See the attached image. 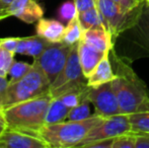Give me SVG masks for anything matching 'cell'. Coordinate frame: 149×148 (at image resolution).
I'll return each instance as SVG.
<instances>
[{
    "mask_svg": "<svg viewBox=\"0 0 149 148\" xmlns=\"http://www.w3.org/2000/svg\"><path fill=\"white\" fill-rule=\"evenodd\" d=\"M95 3L104 24L110 31L114 40L136 26L145 5V2H143L132 10H124L112 0H95Z\"/></svg>",
    "mask_w": 149,
    "mask_h": 148,
    "instance_id": "5b68a950",
    "label": "cell"
},
{
    "mask_svg": "<svg viewBox=\"0 0 149 148\" xmlns=\"http://www.w3.org/2000/svg\"><path fill=\"white\" fill-rule=\"evenodd\" d=\"M110 52H104L96 48L92 47L81 40L78 43V56L80 65L82 68V72L86 78H88L89 75L92 73L95 67L98 65L102 58L106 56V54Z\"/></svg>",
    "mask_w": 149,
    "mask_h": 148,
    "instance_id": "7c38bea8",
    "label": "cell"
},
{
    "mask_svg": "<svg viewBox=\"0 0 149 148\" xmlns=\"http://www.w3.org/2000/svg\"><path fill=\"white\" fill-rule=\"evenodd\" d=\"M112 1L121 6L124 10H132L145 2L143 0H112Z\"/></svg>",
    "mask_w": 149,
    "mask_h": 148,
    "instance_id": "83f0119b",
    "label": "cell"
},
{
    "mask_svg": "<svg viewBox=\"0 0 149 148\" xmlns=\"http://www.w3.org/2000/svg\"><path fill=\"white\" fill-rule=\"evenodd\" d=\"M0 148H50L41 138L8 128L0 136Z\"/></svg>",
    "mask_w": 149,
    "mask_h": 148,
    "instance_id": "30bf717a",
    "label": "cell"
},
{
    "mask_svg": "<svg viewBox=\"0 0 149 148\" xmlns=\"http://www.w3.org/2000/svg\"><path fill=\"white\" fill-rule=\"evenodd\" d=\"M117 77L116 73L113 71L112 64L110 61V53L106 54L102 61L98 63L95 69L87 78V85L88 86H96L102 83L111 82Z\"/></svg>",
    "mask_w": 149,
    "mask_h": 148,
    "instance_id": "9a60e30c",
    "label": "cell"
},
{
    "mask_svg": "<svg viewBox=\"0 0 149 148\" xmlns=\"http://www.w3.org/2000/svg\"><path fill=\"white\" fill-rule=\"evenodd\" d=\"M6 9H7V5H5V4L0 0V20L10 16V14L8 13Z\"/></svg>",
    "mask_w": 149,
    "mask_h": 148,
    "instance_id": "836d02e7",
    "label": "cell"
},
{
    "mask_svg": "<svg viewBox=\"0 0 149 148\" xmlns=\"http://www.w3.org/2000/svg\"><path fill=\"white\" fill-rule=\"evenodd\" d=\"M77 17H78L79 24H80L81 28H82L83 33L95 26L104 24L102 15H100L96 6L89 8L87 10H84V11L77 12Z\"/></svg>",
    "mask_w": 149,
    "mask_h": 148,
    "instance_id": "d6986e66",
    "label": "cell"
},
{
    "mask_svg": "<svg viewBox=\"0 0 149 148\" xmlns=\"http://www.w3.org/2000/svg\"><path fill=\"white\" fill-rule=\"evenodd\" d=\"M131 133H149V111L136 112L129 114Z\"/></svg>",
    "mask_w": 149,
    "mask_h": 148,
    "instance_id": "ffe728a7",
    "label": "cell"
},
{
    "mask_svg": "<svg viewBox=\"0 0 149 148\" xmlns=\"http://www.w3.org/2000/svg\"><path fill=\"white\" fill-rule=\"evenodd\" d=\"M132 30L136 38V43L149 54V4L144 5L136 26Z\"/></svg>",
    "mask_w": 149,
    "mask_h": 148,
    "instance_id": "e0dca14e",
    "label": "cell"
},
{
    "mask_svg": "<svg viewBox=\"0 0 149 148\" xmlns=\"http://www.w3.org/2000/svg\"><path fill=\"white\" fill-rule=\"evenodd\" d=\"M48 45H49V42L38 35L20 38L17 48H16V53L22 54V55L33 56L35 58L41 55Z\"/></svg>",
    "mask_w": 149,
    "mask_h": 148,
    "instance_id": "2e32d148",
    "label": "cell"
},
{
    "mask_svg": "<svg viewBox=\"0 0 149 148\" xmlns=\"http://www.w3.org/2000/svg\"><path fill=\"white\" fill-rule=\"evenodd\" d=\"M131 133V125L129 121V115L120 114L116 116L104 118L97 126L92 128L87 136L77 147L85 148L86 145L95 141L104 139L115 138L123 134Z\"/></svg>",
    "mask_w": 149,
    "mask_h": 148,
    "instance_id": "ba28073f",
    "label": "cell"
},
{
    "mask_svg": "<svg viewBox=\"0 0 149 148\" xmlns=\"http://www.w3.org/2000/svg\"><path fill=\"white\" fill-rule=\"evenodd\" d=\"M87 97L95 109L94 114L100 115L104 118L122 114L118 99L113 88L112 81L96 86H89Z\"/></svg>",
    "mask_w": 149,
    "mask_h": 148,
    "instance_id": "9c48e42d",
    "label": "cell"
},
{
    "mask_svg": "<svg viewBox=\"0 0 149 148\" xmlns=\"http://www.w3.org/2000/svg\"><path fill=\"white\" fill-rule=\"evenodd\" d=\"M70 110V108L67 107L59 97L53 99L50 104L47 116H46V125L63 122L67 120Z\"/></svg>",
    "mask_w": 149,
    "mask_h": 148,
    "instance_id": "ac0fdd59",
    "label": "cell"
},
{
    "mask_svg": "<svg viewBox=\"0 0 149 148\" xmlns=\"http://www.w3.org/2000/svg\"><path fill=\"white\" fill-rule=\"evenodd\" d=\"M6 10L10 15L15 16L26 24H35L44 15L42 6L35 0H14Z\"/></svg>",
    "mask_w": 149,
    "mask_h": 148,
    "instance_id": "8fae6325",
    "label": "cell"
},
{
    "mask_svg": "<svg viewBox=\"0 0 149 148\" xmlns=\"http://www.w3.org/2000/svg\"><path fill=\"white\" fill-rule=\"evenodd\" d=\"M143 1H144V0H143Z\"/></svg>",
    "mask_w": 149,
    "mask_h": 148,
    "instance_id": "8d00e7d4",
    "label": "cell"
},
{
    "mask_svg": "<svg viewBox=\"0 0 149 148\" xmlns=\"http://www.w3.org/2000/svg\"><path fill=\"white\" fill-rule=\"evenodd\" d=\"M76 6L77 12L84 11L89 8H92L94 6H96L95 0H73Z\"/></svg>",
    "mask_w": 149,
    "mask_h": 148,
    "instance_id": "f546056e",
    "label": "cell"
},
{
    "mask_svg": "<svg viewBox=\"0 0 149 148\" xmlns=\"http://www.w3.org/2000/svg\"><path fill=\"white\" fill-rule=\"evenodd\" d=\"M113 148H135V135L127 133L115 137Z\"/></svg>",
    "mask_w": 149,
    "mask_h": 148,
    "instance_id": "484cf974",
    "label": "cell"
},
{
    "mask_svg": "<svg viewBox=\"0 0 149 148\" xmlns=\"http://www.w3.org/2000/svg\"><path fill=\"white\" fill-rule=\"evenodd\" d=\"M89 99H84L81 101L78 106L72 108L70 110L67 117L68 121H81L90 117V108H89Z\"/></svg>",
    "mask_w": 149,
    "mask_h": 148,
    "instance_id": "7402d4cb",
    "label": "cell"
},
{
    "mask_svg": "<svg viewBox=\"0 0 149 148\" xmlns=\"http://www.w3.org/2000/svg\"><path fill=\"white\" fill-rule=\"evenodd\" d=\"M65 26L62 22L55 19H47L42 17L37 22L36 33L49 43H61L63 42Z\"/></svg>",
    "mask_w": 149,
    "mask_h": 148,
    "instance_id": "5bb4252c",
    "label": "cell"
},
{
    "mask_svg": "<svg viewBox=\"0 0 149 148\" xmlns=\"http://www.w3.org/2000/svg\"><path fill=\"white\" fill-rule=\"evenodd\" d=\"M31 68H33V64H29L26 63V62L14 61L13 64L11 65V67H10L9 73H8V75H10L9 84H12V83L22 79Z\"/></svg>",
    "mask_w": 149,
    "mask_h": 148,
    "instance_id": "603a6c76",
    "label": "cell"
},
{
    "mask_svg": "<svg viewBox=\"0 0 149 148\" xmlns=\"http://www.w3.org/2000/svg\"><path fill=\"white\" fill-rule=\"evenodd\" d=\"M14 54L0 46V77H7L14 62Z\"/></svg>",
    "mask_w": 149,
    "mask_h": 148,
    "instance_id": "cb8c5ba5",
    "label": "cell"
},
{
    "mask_svg": "<svg viewBox=\"0 0 149 148\" xmlns=\"http://www.w3.org/2000/svg\"><path fill=\"white\" fill-rule=\"evenodd\" d=\"M104 119V117L94 114L85 120L63 121L47 124L40 130L39 137L43 139L50 148L77 147L90 130L97 126Z\"/></svg>",
    "mask_w": 149,
    "mask_h": 148,
    "instance_id": "3957f363",
    "label": "cell"
},
{
    "mask_svg": "<svg viewBox=\"0 0 149 148\" xmlns=\"http://www.w3.org/2000/svg\"><path fill=\"white\" fill-rule=\"evenodd\" d=\"M8 129L7 120H6L5 113L3 109H0V136Z\"/></svg>",
    "mask_w": 149,
    "mask_h": 148,
    "instance_id": "d6a6232c",
    "label": "cell"
},
{
    "mask_svg": "<svg viewBox=\"0 0 149 148\" xmlns=\"http://www.w3.org/2000/svg\"><path fill=\"white\" fill-rule=\"evenodd\" d=\"M1 1L3 2V3L5 4V5H7V6H8L10 3H11L12 1H14V0H1Z\"/></svg>",
    "mask_w": 149,
    "mask_h": 148,
    "instance_id": "e575fe53",
    "label": "cell"
},
{
    "mask_svg": "<svg viewBox=\"0 0 149 148\" xmlns=\"http://www.w3.org/2000/svg\"><path fill=\"white\" fill-rule=\"evenodd\" d=\"M134 135H135V148H149V133H139Z\"/></svg>",
    "mask_w": 149,
    "mask_h": 148,
    "instance_id": "f1b7e54d",
    "label": "cell"
},
{
    "mask_svg": "<svg viewBox=\"0 0 149 148\" xmlns=\"http://www.w3.org/2000/svg\"><path fill=\"white\" fill-rule=\"evenodd\" d=\"M144 1H145L146 4H149V0H144Z\"/></svg>",
    "mask_w": 149,
    "mask_h": 148,
    "instance_id": "d590c367",
    "label": "cell"
},
{
    "mask_svg": "<svg viewBox=\"0 0 149 148\" xmlns=\"http://www.w3.org/2000/svg\"><path fill=\"white\" fill-rule=\"evenodd\" d=\"M115 138L104 139V140L95 141L90 144L86 145L85 148H113V143H114Z\"/></svg>",
    "mask_w": 149,
    "mask_h": 148,
    "instance_id": "1f68e13d",
    "label": "cell"
},
{
    "mask_svg": "<svg viewBox=\"0 0 149 148\" xmlns=\"http://www.w3.org/2000/svg\"><path fill=\"white\" fill-rule=\"evenodd\" d=\"M50 85L51 83L42 68L33 62V68L22 79L8 84L3 110L49 92Z\"/></svg>",
    "mask_w": 149,
    "mask_h": 148,
    "instance_id": "277c9868",
    "label": "cell"
},
{
    "mask_svg": "<svg viewBox=\"0 0 149 148\" xmlns=\"http://www.w3.org/2000/svg\"><path fill=\"white\" fill-rule=\"evenodd\" d=\"M8 84H9V81L6 77H0V109H3Z\"/></svg>",
    "mask_w": 149,
    "mask_h": 148,
    "instance_id": "4dcf8cb0",
    "label": "cell"
},
{
    "mask_svg": "<svg viewBox=\"0 0 149 148\" xmlns=\"http://www.w3.org/2000/svg\"><path fill=\"white\" fill-rule=\"evenodd\" d=\"M77 15V9L75 6L74 1H66L60 5L58 8V17L61 22L68 24L71 19Z\"/></svg>",
    "mask_w": 149,
    "mask_h": 148,
    "instance_id": "d4e9b609",
    "label": "cell"
},
{
    "mask_svg": "<svg viewBox=\"0 0 149 148\" xmlns=\"http://www.w3.org/2000/svg\"><path fill=\"white\" fill-rule=\"evenodd\" d=\"M52 99L50 92H47L4 109L8 128L40 138L39 132L46 125V116Z\"/></svg>",
    "mask_w": 149,
    "mask_h": 148,
    "instance_id": "7a4b0ae2",
    "label": "cell"
},
{
    "mask_svg": "<svg viewBox=\"0 0 149 148\" xmlns=\"http://www.w3.org/2000/svg\"><path fill=\"white\" fill-rule=\"evenodd\" d=\"M117 77L112 81L122 114L149 111V91L145 83L133 69L122 59L114 55Z\"/></svg>",
    "mask_w": 149,
    "mask_h": 148,
    "instance_id": "6da1fadb",
    "label": "cell"
},
{
    "mask_svg": "<svg viewBox=\"0 0 149 148\" xmlns=\"http://www.w3.org/2000/svg\"><path fill=\"white\" fill-rule=\"evenodd\" d=\"M81 40L104 52H111L114 47V39L104 24H98L85 31Z\"/></svg>",
    "mask_w": 149,
    "mask_h": 148,
    "instance_id": "4fadbf2b",
    "label": "cell"
},
{
    "mask_svg": "<svg viewBox=\"0 0 149 148\" xmlns=\"http://www.w3.org/2000/svg\"><path fill=\"white\" fill-rule=\"evenodd\" d=\"M82 36H83V31L80 24H79L78 17L76 15L65 26L63 43L72 46L74 44H77L78 42H80L81 39H82Z\"/></svg>",
    "mask_w": 149,
    "mask_h": 148,
    "instance_id": "44dd1931",
    "label": "cell"
},
{
    "mask_svg": "<svg viewBox=\"0 0 149 148\" xmlns=\"http://www.w3.org/2000/svg\"><path fill=\"white\" fill-rule=\"evenodd\" d=\"M78 43L72 46L64 68L50 85L49 92L53 99L59 97L70 90L81 89L88 86L87 78L83 74L79 61Z\"/></svg>",
    "mask_w": 149,
    "mask_h": 148,
    "instance_id": "8992f818",
    "label": "cell"
},
{
    "mask_svg": "<svg viewBox=\"0 0 149 148\" xmlns=\"http://www.w3.org/2000/svg\"><path fill=\"white\" fill-rule=\"evenodd\" d=\"M72 46L63 42L49 43L41 55L33 58V62L42 68L51 84L64 68Z\"/></svg>",
    "mask_w": 149,
    "mask_h": 148,
    "instance_id": "52a82bcc",
    "label": "cell"
},
{
    "mask_svg": "<svg viewBox=\"0 0 149 148\" xmlns=\"http://www.w3.org/2000/svg\"><path fill=\"white\" fill-rule=\"evenodd\" d=\"M19 39L20 38H3V39H0V46L12 53H16V48H17Z\"/></svg>",
    "mask_w": 149,
    "mask_h": 148,
    "instance_id": "4316f807",
    "label": "cell"
}]
</instances>
